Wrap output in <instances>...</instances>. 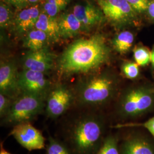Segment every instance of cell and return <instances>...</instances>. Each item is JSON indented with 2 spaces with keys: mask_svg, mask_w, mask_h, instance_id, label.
Listing matches in <instances>:
<instances>
[{
  "mask_svg": "<svg viewBox=\"0 0 154 154\" xmlns=\"http://www.w3.org/2000/svg\"><path fill=\"white\" fill-rule=\"evenodd\" d=\"M60 37L72 38L84 31L82 24L72 12L65 13L58 18Z\"/></svg>",
  "mask_w": 154,
  "mask_h": 154,
  "instance_id": "cell-14",
  "label": "cell"
},
{
  "mask_svg": "<svg viewBox=\"0 0 154 154\" xmlns=\"http://www.w3.org/2000/svg\"><path fill=\"white\" fill-rule=\"evenodd\" d=\"M0 154H11L10 153V152H8L7 151H6L5 149L3 148V147H2V146L1 145V151H0Z\"/></svg>",
  "mask_w": 154,
  "mask_h": 154,
  "instance_id": "cell-32",
  "label": "cell"
},
{
  "mask_svg": "<svg viewBox=\"0 0 154 154\" xmlns=\"http://www.w3.org/2000/svg\"><path fill=\"white\" fill-rule=\"evenodd\" d=\"M46 154H70V152L63 143L53 138L49 137Z\"/></svg>",
  "mask_w": 154,
  "mask_h": 154,
  "instance_id": "cell-22",
  "label": "cell"
},
{
  "mask_svg": "<svg viewBox=\"0 0 154 154\" xmlns=\"http://www.w3.org/2000/svg\"><path fill=\"white\" fill-rule=\"evenodd\" d=\"M11 135L21 146L28 151L41 149L45 147L44 137L29 122L14 126Z\"/></svg>",
  "mask_w": 154,
  "mask_h": 154,
  "instance_id": "cell-8",
  "label": "cell"
},
{
  "mask_svg": "<svg viewBox=\"0 0 154 154\" xmlns=\"http://www.w3.org/2000/svg\"><path fill=\"white\" fill-rule=\"evenodd\" d=\"M110 54L105 37L96 34L77 40L67 48L59 61L60 71L66 75L88 73L106 63Z\"/></svg>",
  "mask_w": 154,
  "mask_h": 154,
  "instance_id": "cell-1",
  "label": "cell"
},
{
  "mask_svg": "<svg viewBox=\"0 0 154 154\" xmlns=\"http://www.w3.org/2000/svg\"><path fill=\"white\" fill-rule=\"evenodd\" d=\"M149 19L154 22V0H150L146 13Z\"/></svg>",
  "mask_w": 154,
  "mask_h": 154,
  "instance_id": "cell-28",
  "label": "cell"
},
{
  "mask_svg": "<svg viewBox=\"0 0 154 154\" xmlns=\"http://www.w3.org/2000/svg\"><path fill=\"white\" fill-rule=\"evenodd\" d=\"M122 70L127 78L131 79L137 78L140 73L139 65L137 63L132 62L125 63L122 65Z\"/></svg>",
  "mask_w": 154,
  "mask_h": 154,
  "instance_id": "cell-23",
  "label": "cell"
},
{
  "mask_svg": "<svg viewBox=\"0 0 154 154\" xmlns=\"http://www.w3.org/2000/svg\"><path fill=\"white\" fill-rule=\"evenodd\" d=\"M103 11L106 21L116 28L136 25L139 15L126 0H96Z\"/></svg>",
  "mask_w": 154,
  "mask_h": 154,
  "instance_id": "cell-5",
  "label": "cell"
},
{
  "mask_svg": "<svg viewBox=\"0 0 154 154\" xmlns=\"http://www.w3.org/2000/svg\"><path fill=\"white\" fill-rule=\"evenodd\" d=\"M41 12L38 4L20 10L13 23L16 33L20 35L26 34L34 29Z\"/></svg>",
  "mask_w": 154,
  "mask_h": 154,
  "instance_id": "cell-12",
  "label": "cell"
},
{
  "mask_svg": "<svg viewBox=\"0 0 154 154\" xmlns=\"http://www.w3.org/2000/svg\"><path fill=\"white\" fill-rule=\"evenodd\" d=\"M72 91L63 86H58L50 91L47 97L46 111L48 116L54 119L62 116L71 105Z\"/></svg>",
  "mask_w": 154,
  "mask_h": 154,
  "instance_id": "cell-9",
  "label": "cell"
},
{
  "mask_svg": "<svg viewBox=\"0 0 154 154\" xmlns=\"http://www.w3.org/2000/svg\"><path fill=\"white\" fill-rule=\"evenodd\" d=\"M44 99L38 95L22 93L13 101L11 110L2 122L14 126L21 123L30 122L43 110Z\"/></svg>",
  "mask_w": 154,
  "mask_h": 154,
  "instance_id": "cell-4",
  "label": "cell"
},
{
  "mask_svg": "<svg viewBox=\"0 0 154 154\" xmlns=\"http://www.w3.org/2000/svg\"><path fill=\"white\" fill-rule=\"evenodd\" d=\"M11 98L4 94H0V116L4 119L8 115L11 110L13 102Z\"/></svg>",
  "mask_w": 154,
  "mask_h": 154,
  "instance_id": "cell-26",
  "label": "cell"
},
{
  "mask_svg": "<svg viewBox=\"0 0 154 154\" xmlns=\"http://www.w3.org/2000/svg\"><path fill=\"white\" fill-rule=\"evenodd\" d=\"M49 41V38L46 33L34 28L26 34L23 46L30 51H37L45 48Z\"/></svg>",
  "mask_w": 154,
  "mask_h": 154,
  "instance_id": "cell-16",
  "label": "cell"
},
{
  "mask_svg": "<svg viewBox=\"0 0 154 154\" xmlns=\"http://www.w3.org/2000/svg\"><path fill=\"white\" fill-rule=\"evenodd\" d=\"M102 133L101 122L94 116L79 119L73 125L70 139L77 154H91L100 141Z\"/></svg>",
  "mask_w": 154,
  "mask_h": 154,
  "instance_id": "cell-2",
  "label": "cell"
},
{
  "mask_svg": "<svg viewBox=\"0 0 154 154\" xmlns=\"http://www.w3.org/2000/svg\"><path fill=\"white\" fill-rule=\"evenodd\" d=\"M54 56L46 48L37 51H30L23 60L25 69L44 72L48 71L53 66Z\"/></svg>",
  "mask_w": 154,
  "mask_h": 154,
  "instance_id": "cell-11",
  "label": "cell"
},
{
  "mask_svg": "<svg viewBox=\"0 0 154 154\" xmlns=\"http://www.w3.org/2000/svg\"><path fill=\"white\" fill-rule=\"evenodd\" d=\"M11 5L4 1L1 2L0 5V26L1 28H8L13 25L14 19V14L11 8Z\"/></svg>",
  "mask_w": 154,
  "mask_h": 154,
  "instance_id": "cell-20",
  "label": "cell"
},
{
  "mask_svg": "<svg viewBox=\"0 0 154 154\" xmlns=\"http://www.w3.org/2000/svg\"><path fill=\"white\" fill-rule=\"evenodd\" d=\"M18 85L22 93L38 95L45 99L49 93L50 84L44 73L24 69L18 75Z\"/></svg>",
  "mask_w": 154,
  "mask_h": 154,
  "instance_id": "cell-7",
  "label": "cell"
},
{
  "mask_svg": "<svg viewBox=\"0 0 154 154\" xmlns=\"http://www.w3.org/2000/svg\"><path fill=\"white\" fill-rule=\"evenodd\" d=\"M133 54L134 60L139 66H146L151 62V51L145 47H136L133 50Z\"/></svg>",
  "mask_w": 154,
  "mask_h": 154,
  "instance_id": "cell-21",
  "label": "cell"
},
{
  "mask_svg": "<svg viewBox=\"0 0 154 154\" xmlns=\"http://www.w3.org/2000/svg\"><path fill=\"white\" fill-rule=\"evenodd\" d=\"M116 86L115 79L109 75L101 74L92 77L80 86L79 99L84 105L102 104L111 98Z\"/></svg>",
  "mask_w": 154,
  "mask_h": 154,
  "instance_id": "cell-3",
  "label": "cell"
},
{
  "mask_svg": "<svg viewBox=\"0 0 154 154\" xmlns=\"http://www.w3.org/2000/svg\"><path fill=\"white\" fill-rule=\"evenodd\" d=\"M1 93L13 98L20 91L18 85V75L16 67L11 63H6L0 67Z\"/></svg>",
  "mask_w": 154,
  "mask_h": 154,
  "instance_id": "cell-13",
  "label": "cell"
},
{
  "mask_svg": "<svg viewBox=\"0 0 154 154\" xmlns=\"http://www.w3.org/2000/svg\"><path fill=\"white\" fill-rule=\"evenodd\" d=\"M134 39V35L132 32L128 30L122 31L114 37L112 45L118 53L125 54L132 48Z\"/></svg>",
  "mask_w": 154,
  "mask_h": 154,
  "instance_id": "cell-17",
  "label": "cell"
},
{
  "mask_svg": "<svg viewBox=\"0 0 154 154\" xmlns=\"http://www.w3.org/2000/svg\"><path fill=\"white\" fill-rule=\"evenodd\" d=\"M152 93L146 88H136L125 95L121 103V110L126 116H136L149 110L154 103Z\"/></svg>",
  "mask_w": 154,
  "mask_h": 154,
  "instance_id": "cell-6",
  "label": "cell"
},
{
  "mask_svg": "<svg viewBox=\"0 0 154 154\" xmlns=\"http://www.w3.org/2000/svg\"><path fill=\"white\" fill-rule=\"evenodd\" d=\"M141 125L147 128L154 137V116Z\"/></svg>",
  "mask_w": 154,
  "mask_h": 154,
  "instance_id": "cell-29",
  "label": "cell"
},
{
  "mask_svg": "<svg viewBox=\"0 0 154 154\" xmlns=\"http://www.w3.org/2000/svg\"><path fill=\"white\" fill-rule=\"evenodd\" d=\"M151 62L154 67V48L151 51Z\"/></svg>",
  "mask_w": 154,
  "mask_h": 154,
  "instance_id": "cell-31",
  "label": "cell"
},
{
  "mask_svg": "<svg viewBox=\"0 0 154 154\" xmlns=\"http://www.w3.org/2000/svg\"><path fill=\"white\" fill-rule=\"evenodd\" d=\"M97 154H119L116 139L112 137L106 139Z\"/></svg>",
  "mask_w": 154,
  "mask_h": 154,
  "instance_id": "cell-24",
  "label": "cell"
},
{
  "mask_svg": "<svg viewBox=\"0 0 154 154\" xmlns=\"http://www.w3.org/2000/svg\"><path fill=\"white\" fill-rule=\"evenodd\" d=\"M71 0H45L43 12L49 16H57L65 9Z\"/></svg>",
  "mask_w": 154,
  "mask_h": 154,
  "instance_id": "cell-19",
  "label": "cell"
},
{
  "mask_svg": "<svg viewBox=\"0 0 154 154\" xmlns=\"http://www.w3.org/2000/svg\"><path fill=\"white\" fill-rule=\"evenodd\" d=\"M122 154H154L148 143L138 139H131L123 144Z\"/></svg>",
  "mask_w": 154,
  "mask_h": 154,
  "instance_id": "cell-18",
  "label": "cell"
},
{
  "mask_svg": "<svg viewBox=\"0 0 154 154\" xmlns=\"http://www.w3.org/2000/svg\"><path fill=\"white\" fill-rule=\"evenodd\" d=\"M45 0H28V3L29 5H37L39 2H41Z\"/></svg>",
  "mask_w": 154,
  "mask_h": 154,
  "instance_id": "cell-30",
  "label": "cell"
},
{
  "mask_svg": "<svg viewBox=\"0 0 154 154\" xmlns=\"http://www.w3.org/2000/svg\"><path fill=\"white\" fill-rule=\"evenodd\" d=\"M132 9L140 16L146 14L150 0H126Z\"/></svg>",
  "mask_w": 154,
  "mask_h": 154,
  "instance_id": "cell-25",
  "label": "cell"
},
{
  "mask_svg": "<svg viewBox=\"0 0 154 154\" xmlns=\"http://www.w3.org/2000/svg\"><path fill=\"white\" fill-rule=\"evenodd\" d=\"M4 1L18 10H21L29 6L28 0H4Z\"/></svg>",
  "mask_w": 154,
  "mask_h": 154,
  "instance_id": "cell-27",
  "label": "cell"
},
{
  "mask_svg": "<svg viewBox=\"0 0 154 154\" xmlns=\"http://www.w3.org/2000/svg\"><path fill=\"white\" fill-rule=\"evenodd\" d=\"M72 12L82 24L85 30H88L106 21L99 6L91 2L78 3L73 6Z\"/></svg>",
  "mask_w": 154,
  "mask_h": 154,
  "instance_id": "cell-10",
  "label": "cell"
},
{
  "mask_svg": "<svg viewBox=\"0 0 154 154\" xmlns=\"http://www.w3.org/2000/svg\"><path fill=\"white\" fill-rule=\"evenodd\" d=\"M35 28L46 33L51 41H57L61 38L58 18L49 16L44 12H41Z\"/></svg>",
  "mask_w": 154,
  "mask_h": 154,
  "instance_id": "cell-15",
  "label": "cell"
}]
</instances>
